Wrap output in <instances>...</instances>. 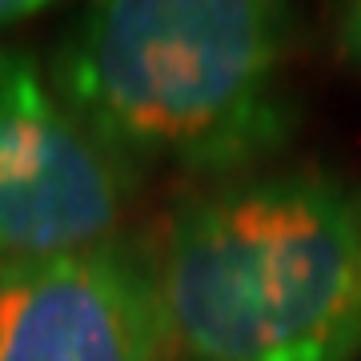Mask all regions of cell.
Listing matches in <instances>:
<instances>
[{
  "instance_id": "obj_1",
  "label": "cell",
  "mask_w": 361,
  "mask_h": 361,
  "mask_svg": "<svg viewBox=\"0 0 361 361\" xmlns=\"http://www.w3.org/2000/svg\"><path fill=\"white\" fill-rule=\"evenodd\" d=\"M289 49L273 0H104L61 40L52 85L129 169L229 177L293 137Z\"/></svg>"
},
{
  "instance_id": "obj_5",
  "label": "cell",
  "mask_w": 361,
  "mask_h": 361,
  "mask_svg": "<svg viewBox=\"0 0 361 361\" xmlns=\"http://www.w3.org/2000/svg\"><path fill=\"white\" fill-rule=\"evenodd\" d=\"M337 49L349 65L361 68V4H353L345 16H341V32H337Z\"/></svg>"
},
{
  "instance_id": "obj_2",
  "label": "cell",
  "mask_w": 361,
  "mask_h": 361,
  "mask_svg": "<svg viewBox=\"0 0 361 361\" xmlns=\"http://www.w3.org/2000/svg\"><path fill=\"white\" fill-rule=\"evenodd\" d=\"M149 257L173 349L189 361L361 353V205L334 180L217 185L169 217Z\"/></svg>"
},
{
  "instance_id": "obj_6",
  "label": "cell",
  "mask_w": 361,
  "mask_h": 361,
  "mask_svg": "<svg viewBox=\"0 0 361 361\" xmlns=\"http://www.w3.org/2000/svg\"><path fill=\"white\" fill-rule=\"evenodd\" d=\"M40 13H49L44 0H0V32L13 25H25V20H32Z\"/></svg>"
},
{
  "instance_id": "obj_4",
  "label": "cell",
  "mask_w": 361,
  "mask_h": 361,
  "mask_svg": "<svg viewBox=\"0 0 361 361\" xmlns=\"http://www.w3.org/2000/svg\"><path fill=\"white\" fill-rule=\"evenodd\" d=\"M153 257L125 241L0 269V361H169Z\"/></svg>"
},
{
  "instance_id": "obj_3",
  "label": "cell",
  "mask_w": 361,
  "mask_h": 361,
  "mask_svg": "<svg viewBox=\"0 0 361 361\" xmlns=\"http://www.w3.org/2000/svg\"><path fill=\"white\" fill-rule=\"evenodd\" d=\"M129 169L56 92L32 52L0 49V269L104 245Z\"/></svg>"
}]
</instances>
